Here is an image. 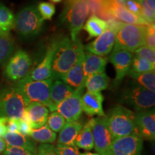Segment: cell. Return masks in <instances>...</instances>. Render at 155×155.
Returning <instances> with one entry per match:
<instances>
[{
    "instance_id": "45",
    "label": "cell",
    "mask_w": 155,
    "mask_h": 155,
    "mask_svg": "<svg viewBox=\"0 0 155 155\" xmlns=\"http://www.w3.org/2000/svg\"><path fill=\"white\" fill-rule=\"evenodd\" d=\"M7 148V144H6L4 138H0V153L4 152L5 149Z\"/></svg>"
},
{
    "instance_id": "7",
    "label": "cell",
    "mask_w": 155,
    "mask_h": 155,
    "mask_svg": "<svg viewBox=\"0 0 155 155\" xmlns=\"http://www.w3.org/2000/svg\"><path fill=\"white\" fill-rule=\"evenodd\" d=\"M28 104L15 86L0 89V117L20 119Z\"/></svg>"
},
{
    "instance_id": "10",
    "label": "cell",
    "mask_w": 155,
    "mask_h": 155,
    "mask_svg": "<svg viewBox=\"0 0 155 155\" xmlns=\"http://www.w3.org/2000/svg\"><path fill=\"white\" fill-rule=\"evenodd\" d=\"M32 60L27 52L19 50L10 58L5 70V74L9 80L15 82L22 80L30 73Z\"/></svg>"
},
{
    "instance_id": "21",
    "label": "cell",
    "mask_w": 155,
    "mask_h": 155,
    "mask_svg": "<svg viewBox=\"0 0 155 155\" xmlns=\"http://www.w3.org/2000/svg\"><path fill=\"white\" fill-rule=\"evenodd\" d=\"M25 111L32 129H40L47 123L49 110L47 106L38 102L31 103L27 106Z\"/></svg>"
},
{
    "instance_id": "26",
    "label": "cell",
    "mask_w": 155,
    "mask_h": 155,
    "mask_svg": "<svg viewBox=\"0 0 155 155\" xmlns=\"http://www.w3.org/2000/svg\"><path fill=\"white\" fill-rule=\"evenodd\" d=\"M92 119L83 126L75 141V146L82 150L90 151L94 149V139L92 135Z\"/></svg>"
},
{
    "instance_id": "12",
    "label": "cell",
    "mask_w": 155,
    "mask_h": 155,
    "mask_svg": "<svg viewBox=\"0 0 155 155\" xmlns=\"http://www.w3.org/2000/svg\"><path fill=\"white\" fill-rule=\"evenodd\" d=\"M58 40L59 39H53V41L48 46L47 51L43 59L37 66L32 70H30V73L23 79L28 81H44L52 78V64L54 54L57 48Z\"/></svg>"
},
{
    "instance_id": "30",
    "label": "cell",
    "mask_w": 155,
    "mask_h": 155,
    "mask_svg": "<svg viewBox=\"0 0 155 155\" xmlns=\"http://www.w3.org/2000/svg\"><path fill=\"white\" fill-rule=\"evenodd\" d=\"M135 83L139 86L148 89L151 91H155V73L154 71L143 73H128Z\"/></svg>"
},
{
    "instance_id": "40",
    "label": "cell",
    "mask_w": 155,
    "mask_h": 155,
    "mask_svg": "<svg viewBox=\"0 0 155 155\" xmlns=\"http://www.w3.org/2000/svg\"><path fill=\"white\" fill-rule=\"evenodd\" d=\"M37 155H58L55 147L50 144H42L38 147Z\"/></svg>"
},
{
    "instance_id": "34",
    "label": "cell",
    "mask_w": 155,
    "mask_h": 155,
    "mask_svg": "<svg viewBox=\"0 0 155 155\" xmlns=\"http://www.w3.org/2000/svg\"><path fill=\"white\" fill-rule=\"evenodd\" d=\"M38 9L43 19H51L55 12V7L50 2H40Z\"/></svg>"
},
{
    "instance_id": "2",
    "label": "cell",
    "mask_w": 155,
    "mask_h": 155,
    "mask_svg": "<svg viewBox=\"0 0 155 155\" xmlns=\"http://www.w3.org/2000/svg\"><path fill=\"white\" fill-rule=\"evenodd\" d=\"M89 15V8L86 0H67L61 15L63 22L66 24L72 40H76Z\"/></svg>"
},
{
    "instance_id": "1",
    "label": "cell",
    "mask_w": 155,
    "mask_h": 155,
    "mask_svg": "<svg viewBox=\"0 0 155 155\" xmlns=\"http://www.w3.org/2000/svg\"><path fill=\"white\" fill-rule=\"evenodd\" d=\"M83 45L78 38L72 40L66 38L58 40L52 64V78L61 79L76 63L84 53Z\"/></svg>"
},
{
    "instance_id": "3",
    "label": "cell",
    "mask_w": 155,
    "mask_h": 155,
    "mask_svg": "<svg viewBox=\"0 0 155 155\" xmlns=\"http://www.w3.org/2000/svg\"><path fill=\"white\" fill-rule=\"evenodd\" d=\"M43 21L38 7L30 5L21 9L15 17L13 28L22 38H30L41 32Z\"/></svg>"
},
{
    "instance_id": "9",
    "label": "cell",
    "mask_w": 155,
    "mask_h": 155,
    "mask_svg": "<svg viewBox=\"0 0 155 155\" xmlns=\"http://www.w3.org/2000/svg\"><path fill=\"white\" fill-rule=\"evenodd\" d=\"M92 135L94 147L101 155H109V150L113 141L106 116L92 119Z\"/></svg>"
},
{
    "instance_id": "38",
    "label": "cell",
    "mask_w": 155,
    "mask_h": 155,
    "mask_svg": "<svg viewBox=\"0 0 155 155\" xmlns=\"http://www.w3.org/2000/svg\"><path fill=\"white\" fill-rule=\"evenodd\" d=\"M55 149L58 155H79L76 147L65 146L57 144Z\"/></svg>"
},
{
    "instance_id": "37",
    "label": "cell",
    "mask_w": 155,
    "mask_h": 155,
    "mask_svg": "<svg viewBox=\"0 0 155 155\" xmlns=\"http://www.w3.org/2000/svg\"><path fill=\"white\" fill-rule=\"evenodd\" d=\"M145 44L147 47L155 49V27L154 25L147 26L145 32Z\"/></svg>"
},
{
    "instance_id": "14",
    "label": "cell",
    "mask_w": 155,
    "mask_h": 155,
    "mask_svg": "<svg viewBox=\"0 0 155 155\" xmlns=\"http://www.w3.org/2000/svg\"><path fill=\"white\" fill-rule=\"evenodd\" d=\"M135 124L137 134L145 140L154 141L155 139V114L154 109L139 111L135 114Z\"/></svg>"
},
{
    "instance_id": "27",
    "label": "cell",
    "mask_w": 155,
    "mask_h": 155,
    "mask_svg": "<svg viewBox=\"0 0 155 155\" xmlns=\"http://www.w3.org/2000/svg\"><path fill=\"white\" fill-rule=\"evenodd\" d=\"M83 28L87 32L88 35V39L90 40L93 38L100 36L108 28V25L106 20L96 15H91Z\"/></svg>"
},
{
    "instance_id": "4",
    "label": "cell",
    "mask_w": 155,
    "mask_h": 155,
    "mask_svg": "<svg viewBox=\"0 0 155 155\" xmlns=\"http://www.w3.org/2000/svg\"><path fill=\"white\" fill-rule=\"evenodd\" d=\"M106 118L113 139L137 134L135 113L129 108L121 105L116 106Z\"/></svg>"
},
{
    "instance_id": "22",
    "label": "cell",
    "mask_w": 155,
    "mask_h": 155,
    "mask_svg": "<svg viewBox=\"0 0 155 155\" xmlns=\"http://www.w3.org/2000/svg\"><path fill=\"white\" fill-rule=\"evenodd\" d=\"M107 58L95 55L89 52L84 53L83 68L85 81L91 75L105 72Z\"/></svg>"
},
{
    "instance_id": "46",
    "label": "cell",
    "mask_w": 155,
    "mask_h": 155,
    "mask_svg": "<svg viewBox=\"0 0 155 155\" xmlns=\"http://www.w3.org/2000/svg\"><path fill=\"white\" fill-rule=\"evenodd\" d=\"M151 9L155 12V0H145Z\"/></svg>"
},
{
    "instance_id": "8",
    "label": "cell",
    "mask_w": 155,
    "mask_h": 155,
    "mask_svg": "<svg viewBox=\"0 0 155 155\" xmlns=\"http://www.w3.org/2000/svg\"><path fill=\"white\" fill-rule=\"evenodd\" d=\"M121 102L137 111H142L154 107L155 94L136 83L129 85L121 95Z\"/></svg>"
},
{
    "instance_id": "42",
    "label": "cell",
    "mask_w": 155,
    "mask_h": 155,
    "mask_svg": "<svg viewBox=\"0 0 155 155\" xmlns=\"http://www.w3.org/2000/svg\"><path fill=\"white\" fill-rule=\"evenodd\" d=\"M32 130L30 124L22 119H19V134L25 137H30Z\"/></svg>"
},
{
    "instance_id": "44",
    "label": "cell",
    "mask_w": 155,
    "mask_h": 155,
    "mask_svg": "<svg viewBox=\"0 0 155 155\" xmlns=\"http://www.w3.org/2000/svg\"><path fill=\"white\" fill-rule=\"evenodd\" d=\"M9 119L7 117H0V138H4L7 133V124Z\"/></svg>"
},
{
    "instance_id": "5",
    "label": "cell",
    "mask_w": 155,
    "mask_h": 155,
    "mask_svg": "<svg viewBox=\"0 0 155 155\" xmlns=\"http://www.w3.org/2000/svg\"><path fill=\"white\" fill-rule=\"evenodd\" d=\"M149 26V25H148ZM147 26L126 24L122 22L116 33L114 50H124L134 53L145 45Z\"/></svg>"
},
{
    "instance_id": "36",
    "label": "cell",
    "mask_w": 155,
    "mask_h": 155,
    "mask_svg": "<svg viewBox=\"0 0 155 155\" xmlns=\"http://www.w3.org/2000/svg\"><path fill=\"white\" fill-rule=\"evenodd\" d=\"M137 57L144 58L153 65L155 64V50L147 46H141L134 52Z\"/></svg>"
},
{
    "instance_id": "18",
    "label": "cell",
    "mask_w": 155,
    "mask_h": 155,
    "mask_svg": "<svg viewBox=\"0 0 155 155\" xmlns=\"http://www.w3.org/2000/svg\"><path fill=\"white\" fill-rule=\"evenodd\" d=\"M83 59L84 53L81 55L76 63L68 71L66 74L64 75L61 78V81L71 86L75 91H83L85 87L86 81L83 68Z\"/></svg>"
},
{
    "instance_id": "39",
    "label": "cell",
    "mask_w": 155,
    "mask_h": 155,
    "mask_svg": "<svg viewBox=\"0 0 155 155\" xmlns=\"http://www.w3.org/2000/svg\"><path fill=\"white\" fill-rule=\"evenodd\" d=\"M3 155H36L30 151L24 150L22 148L15 147L7 146V148L4 151Z\"/></svg>"
},
{
    "instance_id": "33",
    "label": "cell",
    "mask_w": 155,
    "mask_h": 155,
    "mask_svg": "<svg viewBox=\"0 0 155 155\" xmlns=\"http://www.w3.org/2000/svg\"><path fill=\"white\" fill-rule=\"evenodd\" d=\"M47 126L53 132L61 131L65 124V119L58 111H53L50 114L47 119Z\"/></svg>"
},
{
    "instance_id": "13",
    "label": "cell",
    "mask_w": 155,
    "mask_h": 155,
    "mask_svg": "<svg viewBox=\"0 0 155 155\" xmlns=\"http://www.w3.org/2000/svg\"><path fill=\"white\" fill-rule=\"evenodd\" d=\"M83 91H75L71 96L57 106L56 111L61 114L68 122L78 121L80 119L83 112L81 101Z\"/></svg>"
},
{
    "instance_id": "24",
    "label": "cell",
    "mask_w": 155,
    "mask_h": 155,
    "mask_svg": "<svg viewBox=\"0 0 155 155\" xmlns=\"http://www.w3.org/2000/svg\"><path fill=\"white\" fill-rule=\"evenodd\" d=\"M7 146L22 148L37 155L38 148L34 140L19 133L7 132L4 137Z\"/></svg>"
},
{
    "instance_id": "47",
    "label": "cell",
    "mask_w": 155,
    "mask_h": 155,
    "mask_svg": "<svg viewBox=\"0 0 155 155\" xmlns=\"http://www.w3.org/2000/svg\"><path fill=\"white\" fill-rule=\"evenodd\" d=\"M127 0H116V2L119 4V5L124 6V7L125 6V4H126V2H127Z\"/></svg>"
},
{
    "instance_id": "49",
    "label": "cell",
    "mask_w": 155,
    "mask_h": 155,
    "mask_svg": "<svg viewBox=\"0 0 155 155\" xmlns=\"http://www.w3.org/2000/svg\"><path fill=\"white\" fill-rule=\"evenodd\" d=\"M50 1L53 2H54V3H58V2H61L62 0H50Z\"/></svg>"
},
{
    "instance_id": "29",
    "label": "cell",
    "mask_w": 155,
    "mask_h": 155,
    "mask_svg": "<svg viewBox=\"0 0 155 155\" xmlns=\"http://www.w3.org/2000/svg\"><path fill=\"white\" fill-rule=\"evenodd\" d=\"M30 137L32 140L42 144H50L55 141L57 135L45 124L40 129H32Z\"/></svg>"
},
{
    "instance_id": "19",
    "label": "cell",
    "mask_w": 155,
    "mask_h": 155,
    "mask_svg": "<svg viewBox=\"0 0 155 155\" xmlns=\"http://www.w3.org/2000/svg\"><path fill=\"white\" fill-rule=\"evenodd\" d=\"M83 111L88 116H104L103 110L104 96L101 92L86 91L81 97Z\"/></svg>"
},
{
    "instance_id": "35",
    "label": "cell",
    "mask_w": 155,
    "mask_h": 155,
    "mask_svg": "<svg viewBox=\"0 0 155 155\" xmlns=\"http://www.w3.org/2000/svg\"><path fill=\"white\" fill-rule=\"evenodd\" d=\"M141 5V17L144 19L150 25H154L155 13L153 12L145 0H138Z\"/></svg>"
},
{
    "instance_id": "11",
    "label": "cell",
    "mask_w": 155,
    "mask_h": 155,
    "mask_svg": "<svg viewBox=\"0 0 155 155\" xmlns=\"http://www.w3.org/2000/svg\"><path fill=\"white\" fill-rule=\"evenodd\" d=\"M143 140L137 134L113 139L109 155H141Z\"/></svg>"
},
{
    "instance_id": "6",
    "label": "cell",
    "mask_w": 155,
    "mask_h": 155,
    "mask_svg": "<svg viewBox=\"0 0 155 155\" xmlns=\"http://www.w3.org/2000/svg\"><path fill=\"white\" fill-rule=\"evenodd\" d=\"M53 81V78L37 81L22 79L14 86L24 97L28 106L31 103L38 102L49 107L50 90Z\"/></svg>"
},
{
    "instance_id": "15",
    "label": "cell",
    "mask_w": 155,
    "mask_h": 155,
    "mask_svg": "<svg viewBox=\"0 0 155 155\" xmlns=\"http://www.w3.org/2000/svg\"><path fill=\"white\" fill-rule=\"evenodd\" d=\"M116 32L113 29L107 28L96 40L83 47L87 52L104 57L110 53L115 43Z\"/></svg>"
},
{
    "instance_id": "17",
    "label": "cell",
    "mask_w": 155,
    "mask_h": 155,
    "mask_svg": "<svg viewBox=\"0 0 155 155\" xmlns=\"http://www.w3.org/2000/svg\"><path fill=\"white\" fill-rule=\"evenodd\" d=\"M108 13L116 19H119L121 22L126 24L143 25H150L142 17L129 11L124 6H121L116 2V0H108L107 3Z\"/></svg>"
},
{
    "instance_id": "25",
    "label": "cell",
    "mask_w": 155,
    "mask_h": 155,
    "mask_svg": "<svg viewBox=\"0 0 155 155\" xmlns=\"http://www.w3.org/2000/svg\"><path fill=\"white\" fill-rule=\"evenodd\" d=\"M14 51L15 42L10 32H0V65L7 63Z\"/></svg>"
},
{
    "instance_id": "31",
    "label": "cell",
    "mask_w": 155,
    "mask_h": 155,
    "mask_svg": "<svg viewBox=\"0 0 155 155\" xmlns=\"http://www.w3.org/2000/svg\"><path fill=\"white\" fill-rule=\"evenodd\" d=\"M15 17L10 9L0 3V32H10L14 27Z\"/></svg>"
},
{
    "instance_id": "20",
    "label": "cell",
    "mask_w": 155,
    "mask_h": 155,
    "mask_svg": "<svg viewBox=\"0 0 155 155\" xmlns=\"http://www.w3.org/2000/svg\"><path fill=\"white\" fill-rule=\"evenodd\" d=\"M52 84L50 94V106L49 110L51 112L55 111L57 106L62 101L71 96L75 90L64 83L61 79H54Z\"/></svg>"
},
{
    "instance_id": "28",
    "label": "cell",
    "mask_w": 155,
    "mask_h": 155,
    "mask_svg": "<svg viewBox=\"0 0 155 155\" xmlns=\"http://www.w3.org/2000/svg\"><path fill=\"white\" fill-rule=\"evenodd\" d=\"M109 86V78L105 73L94 74L86 80L85 86L88 91L101 92L106 90Z\"/></svg>"
},
{
    "instance_id": "43",
    "label": "cell",
    "mask_w": 155,
    "mask_h": 155,
    "mask_svg": "<svg viewBox=\"0 0 155 155\" xmlns=\"http://www.w3.org/2000/svg\"><path fill=\"white\" fill-rule=\"evenodd\" d=\"M7 132L19 133V120L9 119L7 124Z\"/></svg>"
},
{
    "instance_id": "23",
    "label": "cell",
    "mask_w": 155,
    "mask_h": 155,
    "mask_svg": "<svg viewBox=\"0 0 155 155\" xmlns=\"http://www.w3.org/2000/svg\"><path fill=\"white\" fill-rule=\"evenodd\" d=\"M83 127L82 122L78 121H68L65 123L61 130L58 138V144L65 146H75V141L78 134Z\"/></svg>"
},
{
    "instance_id": "16",
    "label": "cell",
    "mask_w": 155,
    "mask_h": 155,
    "mask_svg": "<svg viewBox=\"0 0 155 155\" xmlns=\"http://www.w3.org/2000/svg\"><path fill=\"white\" fill-rule=\"evenodd\" d=\"M133 54L124 50H113L109 57V61L113 64L116 71L115 84L117 86L130 70Z\"/></svg>"
},
{
    "instance_id": "32",
    "label": "cell",
    "mask_w": 155,
    "mask_h": 155,
    "mask_svg": "<svg viewBox=\"0 0 155 155\" xmlns=\"http://www.w3.org/2000/svg\"><path fill=\"white\" fill-rule=\"evenodd\" d=\"M150 71H154V65L144 58L137 56L133 58L129 73H143L150 72Z\"/></svg>"
},
{
    "instance_id": "48",
    "label": "cell",
    "mask_w": 155,
    "mask_h": 155,
    "mask_svg": "<svg viewBox=\"0 0 155 155\" xmlns=\"http://www.w3.org/2000/svg\"><path fill=\"white\" fill-rule=\"evenodd\" d=\"M80 155H99L97 153H91V152H84V153H81Z\"/></svg>"
},
{
    "instance_id": "41",
    "label": "cell",
    "mask_w": 155,
    "mask_h": 155,
    "mask_svg": "<svg viewBox=\"0 0 155 155\" xmlns=\"http://www.w3.org/2000/svg\"><path fill=\"white\" fill-rule=\"evenodd\" d=\"M124 7L131 12L141 17V5L138 0H127Z\"/></svg>"
}]
</instances>
